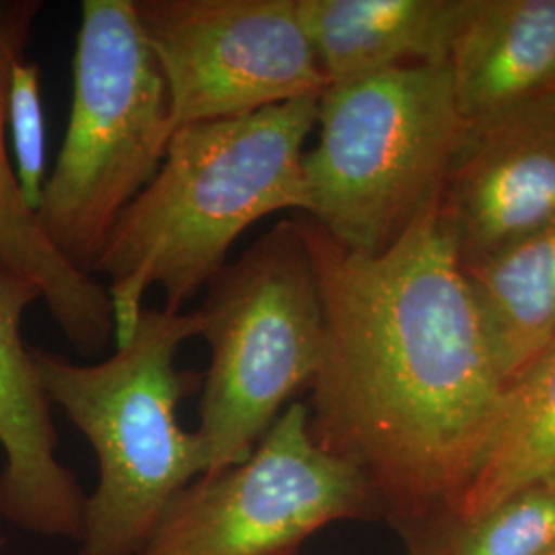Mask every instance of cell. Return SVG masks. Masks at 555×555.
<instances>
[{
	"label": "cell",
	"instance_id": "18",
	"mask_svg": "<svg viewBox=\"0 0 555 555\" xmlns=\"http://www.w3.org/2000/svg\"><path fill=\"white\" fill-rule=\"evenodd\" d=\"M543 555H555V547H554V550H550V552H547V554H543Z\"/></svg>",
	"mask_w": 555,
	"mask_h": 555
},
{
	"label": "cell",
	"instance_id": "9",
	"mask_svg": "<svg viewBox=\"0 0 555 555\" xmlns=\"http://www.w3.org/2000/svg\"><path fill=\"white\" fill-rule=\"evenodd\" d=\"M438 219L461 268L555 224V98L467 124Z\"/></svg>",
	"mask_w": 555,
	"mask_h": 555
},
{
	"label": "cell",
	"instance_id": "19",
	"mask_svg": "<svg viewBox=\"0 0 555 555\" xmlns=\"http://www.w3.org/2000/svg\"><path fill=\"white\" fill-rule=\"evenodd\" d=\"M0 552H2V541H0Z\"/></svg>",
	"mask_w": 555,
	"mask_h": 555
},
{
	"label": "cell",
	"instance_id": "2",
	"mask_svg": "<svg viewBox=\"0 0 555 555\" xmlns=\"http://www.w3.org/2000/svg\"><path fill=\"white\" fill-rule=\"evenodd\" d=\"M318 103L311 95L176 130L159 171L119 215L91 270L107 278L118 346L134 334L153 284L163 288V309L181 313L251 224L305 212V142Z\"/></svg>",
	"mask_w": 555,
	"mask_h": 555
},
{
	"label": "cell",
	"instance_id": "10",
	"mask_svg": "<svg viewBox=\"0 0 555 555\" xmlns=\"http://www.w3.org/2000/svg\"><path fill=\"white\" fill-rule=\"evenodd\" d=\"M36 300L41 293L34 282L0 270V515L29 533L80 543L87 496L59 461L52 403L21 334Z\"/></svg>",
	"mask_w": 555,
	"mask_h": 555
},
{
	"label": "cell",
	"instance_id": "11",
	"mask_svg": "<svg viewBox=\"0 0 555 555\" xmlns=\"http://www.w3.org/2000/svg\"><path fill=\"white\" fill-rule=\"evenodd\" d=\"M38 0H0V270L34 282L60 332L80 354H100L116 337L114 305L105 284L62 258L38 215L25 204L7 144L11 70L25 56Z\"/></svg>",
	"mask_w": 555,
	"mask_h": 555
},
{
	"label": "cell",
	"instance_id": "8",
	"mask_svg": "<svg viewBox=\"0 0 555 555\" xmlns=\"http://www.w3.org/2000/svg\"><path fill=\"white\" fill-rule=\"evenodd\" d=\"M176 130L321 95L298 0H134Z\"/></svg>",
	"mask_w": 555,
	"mask_h": 555
},
{
	"label": "cell",
	"instance_id": "3",
	"mask_svg": "<svg viewBox=\"0 0 555 555\" xmlns=\"http://www.w3.org/2000/svg\"><path fill=\"white\" fill-rule=\"evenodd\" d=\"M198 336L196 311L144 307L132 337L107 360L79 364L31 348L50 403L100 463L77 555L139 554L171 498L206 474L198 435L178 417L181 399L202 389L204 375L178 369L176 360L183 341Z\"/></svg>",
	"mask_w": 555,
	"mask_h": 555
},
{
	"label": "cell",
	"instance_id": "1",
	"mask_svg": "<svg viewBox=\"0 0 555 555\" xmlns=\"http://www.w3.org/2000/svg\"><path fill=\"white\" fill-rule=\"evenodd\" d=\"M437 204L378 256L295 217L323 309L309 430L410 552L453 520L506 396Z\"/></svg>",
	"mask_w": 555,
	"mask_h": 555
},
{
	"label": "cell",
	"instance_id": "5",
	"mask_svg": "<svg viewBox=\"0 0 555 555\" xmlns=\"http://www.w3.org/2000/svg\"><path fill=\"white\" fill-rule=\"evenodd\" d=\"M73 75L66 137L36 215L62 258L91 274L119 215L159 171L176 126L134 0L82 2Z\"/></svg>",
	"mask_w": 555,
	"mask_h": 555
},
{
	"label": "cell",
	"instance_id": "17",
	"mask_svg": "<svg viewBox=\"0 0 555 555\" xmlns=\"http://www.w3.org/2000/svg\"><path fill=\"white\" fill-rule=\"evenodd\" d=\"M7 130L11 132V149L15 157V176L20 181L25 204L38 212L46 185V119L41 103V70L38 62L23 59L13 64L9 98H7Z\"/></svg>",
	"mask_w": 555,
	"mask_h": 555
},
{
	"label": "cell",
	"instance_id": "13",
	"mask_svg": "<svg viewBox=\"0 0 555 555\" xmlns=\"http://www.w3.org/2000/svg\"><path fill=\"white\" fill-rule=\"evenodd\" d=\"M447 66L467 124L555 98V0H474Z\"/></svg>",
	"mask_w": 555,
	"mask_h": 555
},
{
	"label": "cell",
	"instance_id": "15",
	"mask_svg": "<svg viewBox=\"0 0 555 555\" xmlns=\"http://www.w3.org/2000/svg\"><path fill=\"white\" fill-rule=\"evenodd\" d=\"M535 486L555 488V341L506 389L496 430L453 520Z\"/></svg>",
	"mask_w": 555,
	"mask_h": 555
},
{
	"label": "cell",
	"instance_id": "16",
	"mask_svg": "<svg viewBox=\"0 0 555 555\" xmlns=\"http://www.w3.org/2000/svg\"><path fill=\"white\" fill-rule=\"evenodd\" d=\"M555 547V488L535 486L453 520L410 555H543Z\"/></svg>",
	"mask_w": 555,
	"mask_h": 555
},
{
	"label": "cell",
	"instance_id": "14",
	"mask_svg": "<svg viewBox=\"0 0 555 555\" xmlns=\"http://www.w3.org/2000/svg\"><path fill=\"white\" fill-rule=\"evenodd\" d=\"M461 272L508 389L555 341V224Z\"/></svg>",
	"mask_w": 555,
	"mask_h": 555
},
{
	"label": "cell",
	"instance_id": "6",
	"mask_svg": "<svg viewBox=\"0 0 555 555\" xmlns=\"http://www.w3.org/2000/svg\"><path fill=\"white\" fill-rule=\"evenodd\" d=\"M210 346L199 426L206 474L243 463L323 357L318 272L295 217L280 220L206 284L196 309Z\"/></svg>",
	"mask_w": 555,
	"mask_h": 555
},
{
	"label": "cell",
	"instance_id": "7",
	"mask_svg": "<svg viewBox=\"0 0 555 555\" xmlns=\"http://www.w3.org/2000/svg\"><path fill=\"white\" fill-rule=\"evenodd\" d=\"M378 520L366 479L291 403L243 463L181 488L137 555H298L319 529Z\"/></svg>",
	"mask_w": 555,
	"mask_h": 555
},
{
	"label": "cell",
	"instance_id": "4",
	"mask_svg": "<svg viewBox=\"0 0 555 555\" xmlns=\"http://www.w3.org/2000/svg\"><path fill=\"white\" fill-rule=\"evenodd\" d=\"M315 128L302 217L366 256L387 251L437 204L467 134L447 64L327 85Z\"/></svg>",
	"mask_w": 555,
	"mask_h": 555
},
{
	"label": "cell",
	"instance_id": "12",
	"mask_svg": "<svg viewBox=\"0 0 555 555\" xmlns=\"http://www.w3.org/2000/svg\"><path fill=\"white\" fill-rule=\"evenodd\" d=\"M474 0H298L327 85L401 66H440Z\"/></svg>",
	"mask_w": 555,
	"mask_h": 555
}]
</instances>
